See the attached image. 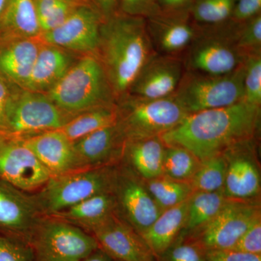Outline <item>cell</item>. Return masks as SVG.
<instances>
[{"mask_svg":"<svg viewBox=\"0 0 261 261\" xmlns=\"http://www.w3.org/2000/svg\"><path fill=\"white\" fill-rule=\"evenodd\" d=\"M260 106L242 100L231 106L189 114L161 136L165 145L188 149L201 161L224 153L232 146L255 139Z\"/></svg>","mask_w":261,"mask_h":261,"instance_id":"cell-1","label":"cell"},{"mask_svg":"<svg viewBox=\"0 0 261 261\" xmlns=\"http://www.w3.org/2000/svg\"><path fill=\"white\" fill-rule=\"evenodd\" d=\"M155 54L142 18L111 15L104 20L95 56L102 65L116 103L128 94L141 70Z\"/></svg>","mask_w":261,"mask_h":261,"instance_id":"cell-2","label":"cell"},{"mask_svg":"<svg viewBox=\"0 0 261 261\" xmlns=\"http://www.w3.org/2000/svg\"><path fill=\"white\" fill-rule=\"evenodd\" d=\"M46 94L58 107L73 116L116 105L102 65L94 54L81 56Z\"/></svg>","mask_w":261,"mask_h":261,"instance_id":"cell-3","label":"cell"},{"mask_svg":"<svg viewBox=\"0 0 261 261\" xmlns=\"http://www.w3.org/2000/svg\"><path fill=\"white\" fill-rule=\"evenodd\" d=\"M116 108L117 123L126 141L161 137L188 116L172 95L146 99L128 94Z\"/></svg>","mask_w":261,"mask_h":261,"instance_id":"cell-4","label":"cell"},{"mask_svg":"<svg viewBox=\"0 0 261 261\" xmlns=\"http://www.w3.org/2000/svg\"><path fill=\"white\" fill-rule=\"evenodd\" d=\"M74 116L58 107L47 94L16 86L8 103L2 133L10 138L23 140L59 129Z\"/></svg>","mask_w":261,"mask_h":261,"instance_id":"cell-5","label":"cell"},{"mask_svg":"<svg viewBox=\"0 0 261 261\" xmlns=\"http://www.w3.org/2000/svg\"><path fill=\"white\" fill-rule=\"evenodd\" d=\"M244 63L232 73L209 75L185 70L173 97L192 114L244 100Z\"/></svg>","mask_w":261,"mask_h":261,"instance_id":"cell-6","label":"cell"},{"mask_svg":"<svg viewBox=\"0 0 261 261\" xmlns=\"http://www.w3.org/2000/svg\"><path fill=\"white\" fill-rule=\"evenodd\" d=\"M115 165L51 176L36 199L40 211L55 215L92 196L112 192Z\"/></svg>","mask_w":261,"mask_h":261,"instance_id":"cell-7","label":"cell"},{"mask_svg":"<svg viewBox=\"0 0 261 261\" xmlns=\"http://www.w3.org/2000/svg\"><path fill=\"white\" fill-rule=\"evenodd\" d=\"M30 241L36 261H83L99 248L93 235L58 219L39 223Z\"/></svg>","mask_w":261,"mask_h":261,"instance_id":"cell-8","label":"cell"},{"mask_svg":"<svg viewBox=\"0 0 261 261\" xmlns=\"http://www.w3.org/2000/svg\"><path fill=\"white\" fill-rule=\"evenodd\" d=\"M238 30L199 33L181 57L185 70L219 75L240 68L246 56L237 45Z\"/></svg>","mask_w":261,"mask_h":261,"instance_id":"cell-9","label":"cell"},{"mask_svg":"<svg viewBox=\"0 0 261 261\" xmlns=\"http://www.w3.org/2000/svg\"><path fill=\"white\" fill-rule=\"evenodd\" d=\"M112 192L116 214L140 235L163 212L145 181L126 165L117 167Z\"/></svg>","mask_w":261,"mask_h":261,"instance_id":"cell-10","label":"cell"},{"mask_svg":"<svg viewBox=\"0 0 261 261\" xmlns=\"http://www.w3.org/2000/svg\"><path fill=\"white\" fill-rule=\"evenodd\" d=\"M259 219L260 202L229 200L208 224L188 235L207 250H227Z\"/></svg>","mask_w":261,"mask_h":261,"instance_id":"cell-11","label":"cell"},{"mask_svg":"<svg viewBox=\"0 0 261 261\" xmlns=\"http://www.w3.org/2000/svg\"><path fill=\"white\" fill-rule=\"evenodd\" d=\"M223 154L227 163L224 195L229 200L260 202V166L255 139L240 142Z\"/></svg>","mask_w":261,"mask_h":261,"instance_id":"cell-12","label":"cell"},{"mask_svg":"<svg viewBox=\"0 0 261 261\" xmlns=\"http://www.w3.org/2000/svg\"><path fill=\"white\" fill-rule=\"evenodd\" d=\"M104 21L100 12L84 4L60 27L39 36L42 42L82 56L96 54Z\"/></svg>","mask_w":261,"mask_h":261,"instance_id":"cell-13","label":"cell"},{"mask_svg":"<svg viewBox=\"0 0 261 261\" xmlns=\"http://www.w3.org/2000/svg\"><path fill=\"white\" fill-rule=\"evenodd\" d=\"M51 176L20 140L0 137V178L22 192L42 188Z\"/></svg>","mask_w":261,"mask_h":261,"instance_id":"cell-14","label":"cell"},{"mask_svg":"<svg viewBox=\"0 0 261 261\" xmlns=\"http://www.w3.org/2000/svg\"><path fill=\"white\" fill-rule=\"evenodd\" d=\"M99 248L117 261H157L140 233L114 214L92 230Z\"/></svg>","mask_w":261,"mask_h":261,"instance_id":"cell-15","label":"cell"},{"mask_svg":"<svg viewBox=\"0 0 261 261\" xmlns=\"http://www.w3.org/2000/svg\"><path fill=\"white\" fill-rule=\"evenodd\" d=\"M185 71L181 56L157 53L141 70L128 94L146 99L170 97L177 89Z\"/></svg>","mask_w":261,"mask_h":261,"instance_id":"cell-16","label":"cell"},{"mask_svg":"<svg viewBox=\"0 0 261 261\" xmlns=\"http://www.w3.org/2000/svg\"><path fill=\"white\" fill-rule=\"evenodd\" d=\"M19 140L32 151L51 176L85 169L81 166L73 143L58 129Z\"/></svg>","mask_w":261,"mask_h":261,"instance_id":"cell-17","label":"cell"},{"mask_svg":"<svg viewBox=\"0 0 261 261\" xmlns=\"http://www.w3.org/2000/svg\"><path fill=\"white\" fill-rule=\"evenodd\" d=\"M124 136L117 122L89 134L73 142V147L83 168L115 165L122 159Z\"/></svg>","mask_w":261,"mask_h":261,"instance_id":"cell-18","label":"cell"},{"mask_svg":"<svg viewBox=\"0 0 261 261\" xmlns=\"http://www.w3.org/2000/svg\"><path fill=\"white\" fill-rule=\"evenodd\" d=\"M42 41L39 37L0 35V75L23 88L37 58Z\"/></svg>","mask_w":261,"mask_h":261,"instance_id":"cell-19","label":"cell"},{"mask_svg":"<svg viewBox=\"0 0 261 261\" xmlns=\"http://www.w3.org/2000/svg\"><path fill=\"white\" fill-rule=\"evenodd\" d=\"M75 54L42 42L32 71L23 89L47 93L80 59V58H76Z\"/></svg>","mask_w":261,"mask_h":261,"instance_id":"cell-20","label":"cell"},{"mask_svg":"<svg viewBox=\"0 0 261 261\" xmlns=\"http://www.w3.org/2000/svg\"><path fill=\"white\" fill-rule=\"evenodd\" d=\"M39 211L35 198L13 187L0 185V227L30 235L39 223Z\"/></svg>","mask_w":261,"mask_h":261,"instance_id":"cell-21","label":"cell"},{"mask_svg":"<svg viewBox=\"0 0 261 261\" xmlns=\"http://www.w3.org/2000/svg\"><path fill=\"white\" fill-rule=\"evenodd\" d=\"M165 147L161 137L126 140L122 159L137 176L146 181L163 174Z\"/></svg>","mask_w":261,"mask_h":261,"instance_id":"cell-22","label":"cell"},{"mask_svg":"<svg viewBox=\"0 0 261 261\" xmlns=\"http://www.w3.org/2000/svg\"><path fill=\"white\" fill-rule=\"evenodd\" d=\"M190 198L163 211L145 232L141 234L156 260L181 234Z\"/></svg>","mask_w":261,"mask_h":261,"instance_id":"cell-23","label":"cell"},{"mask_svg":"<svg viewBox=\"0 0 261 261\" xmlns=\"http://www.w3.org/2000/svg\"><path fill=\"white\" fill-rule=\"evenodd\" d=\"M147 27L156 53L167 56L181 57L200 33L185 20H155Z\"/></svg>","mask_w":261,"mask_h":261,"instance_id":"cell-24","label":"cell"},{"mask_svg":"<svg viewBox=\"0 0 261 261\" xmlns=\"http://www.w3.org/2000/svg\"><path fill=\"white\" fill-rule=\"evenodd\" d=\"M116 213V200L113 192H105L89 197L53 216L91 231Z\"/></svg>","mask_w":261,"mask_h":261,"instance_id":"cell-25","label":"cell"},{"mask_svg":"<svg viewBox=\"0 0 261 261\" xmlns=\"http://www.w3.org/2000/svg\"><path fill=\"white\" fill-rule=\"evenodd\" d=\"M41 34L34 0H9L0 18V35L37 38Z\"/></svg>","mask_w":261,"mask_h":261,"instance_id":"cell-26","label":"cell"},{"mask_svg":"<svg viewBox=\"0 0 261 261\" xmlns=\"http://www.w3.org/2000/svg\"><path fill=\"white\" fill-rule=\"evenodd\" d=\"M229 199L223 192H195L189 200L186 219L181 234H191L214 219Z\"/></svg>","mask_w":261,"mask_h":261,"instance_id":"cell-27","label":"cell"},{"mask_svg":"<svg viewBox=\"0 0 261 261\" xmlns=\"http://www.w3.org/2000/svg\"><path fill=\"white\" fill-rule=\"evenodd\" d=\"M117 119L116 105L96 108L73 117L58 130L73 143L92 132L115 124Z\"/></svg>","mask_w":261,"mask_h":261,"instance_id":"cell-28","label":"cell"},{"mask_svg":"<svg viewBox=\"0 0 261 261\" xmlns=\"http://www.w3.org/2000/svg\"><path fill=\"white\" fill-rule=\"evenodd\" d=\"M145 182L149 193L163 211L185 202L194 194L189 182L178 181L165 174Z\"/></svg>","mask_w":261,"mask_h":261,"instance_id":"cell-29","label":"cell"},{"mask_svg":"<svg viewBox=\"0 0 261 261\" xmlns=\"http://www.w3.org/2000/svg\"><path fill=\"white\" fill-rule=\"evenodd\" d=\"M227 163L224 154L204 160L190 184L195 192H223Z\"/></svg>","mask_w":261,"mask_h":261,"instance_id":"cell-30","label":"cell"},{"mask_svg":"<svg viewBox=\"0 0 261 261\" xmlns=\"http://www.w3.org/2000/svg\"><path fill=\"white\" fill-rule=\"evenodd\" d=\"M201 162L188 149L178 146L166 145L163 157V174L178 181L190 183L200 167Z\"/></svg>","mask_w":261,"mask_h":261,"instance_id":"cell-31","label":"cell"},{"mask_svg":"<svg viewBox=\"0 0 261 261\" xmlns=\"http://www.w3.org/2000/svg\"><path fill=\"white\" fill-rule=\"evenodd\" d=\"M235 4V0H197L192 14L201 23L218 25L231 17Z\"/></svg>","mask_w":261,"mask_h":261,"instance_id":"cell-32","label":"cell"},{"mask_svg":"<svg viewBox=\"0 0 261 261\" xmlns=\"http://www.w3.org/2000/svg\"><path fill=\"white\" fill-rule=\"evenodd\" d=\"M207 252L195 238L180 234L157 261H207Z\"/></svg>","mask_w":261,"mask_h":261,"instance_id":"cell-33","label":"cell"},{"mask_svg":"<svg viewBox=\"0 0 261 261\" xmlns=\"http://www.w3.org/2000/svg\"><path fill=\"white\" fill-rule=\"evenodd\" d=\"M244 100L261 106V53L247 56L244 62Z\"/></svg>","mask_w":261,"mask_h":261,"instance_id":"cell-34","label":"cell"},{"mask_svg":"<svg viewBox=\"0 0 261 261\" xmlns=\"http://www.w3.org/2000/svg\"><path fill=\"white\" fill-rule=\"evenodd\" d=\"M238 30L237 45L245 56L261 53V16L256 15L245 22Z\"/></svg>","mask_w":261,"mask_h":261,"instance_id":"cell-35","label":"cell"},{"mask_svg":"<svg viewBox=\"0 0 261 261\" xmlns=\"http://www.w3.org/2000/svg\"><path fill=\"white\" fill-rule=\"evenodd\" d=\"M0 261H36L32 247L0 236Z\"/></svg>","mask_w":261,"mask_h":261,"instance_id":"cell-36","label":"cell"},{"mask_svg":"<svg viewBox=\"0 0 261 261\" xmlns=\"http://www.w3.org/2000/svg\"><path fill=\"white\" fill-rule=\"evenodd\" d=\"M231 250L261 255V219H257L247 228Z\"/></svg>","mask_w":261,"mask_h":261,"instance_id":"cell-37","label":"cell"},{"mask_svg":"<svg viewBox=\"0 0 261 261\" xmlns=\"http://www.w3.org/2000/svg\"><path fill=\"white\" fill-rule=\"evenodd\" d=\"M261 0H238L232 15L237 21L246 22L260 14Z\"/></svg>","mask_w":261,"mask_h":261,"instance_id":"cell-38","label":"cell"},{"mask_svg":"<svg viewBox=\"0 0 261 261\" xmlns=\"http://www.w3.org/2000/svg\"><path fill=\"white\" fill-rule=\"evenodd\" d=\"M207 261H261V255L245 253L237 250H207Z\"/></svg>","mask_w":261,"mask_h":261,"instance_id":"cell-39","label":"cell"},{"mask_svg":"<svg viewBox=\"0 0 261 261\" xmlns=\"http://www.w3.org/2000/svg\"><path fill=\"white\" fill-rule=\"evenodd\" d=\"M10 82L0 75V132L4 128L7 108L11 97L13 89L10 88Z\"/></svg>","mask_w":261,"mask_h":261,"instance_id":"cell-40","label":"cell"},{"mask_svg":"<svg viewBox=\"0 0 261 261\" xmlns=\"http://www.w3.org/2000/svg\"><path fill=\"white\" fill-rule=\"evenodd\" d=\"M153 0H121L122 7L130 15L142 14L148 11Z\"/></svg>","mask_w":261,"mask_h":261,"instance_id":"cell-41","label":"cell"},{"mask_svg":"<svg viewBox=\"0 0 261 261\" xmlns=\"http://www.w3.org/2000/svg\"><path fill=\"white\" fill-rule=\"evenodd\" d=\"M117 1L118 0H96L101 11L108 18L112 15L113 11L117 5Z\"/></svg>","mask_w":261,"mask_h":261,"instance_id":"cell-42","label":"cell"},{"mask_svg":"<svg viewBox=\"0 0 261 261\" xmlns=\"http://www.w3.org/2000/svg\"><path fill=\"white\" fill-rule=\"evenodd\" d=\"M112 257L108 255L104 250L99 248L98 250L91 254L89 257L84 259L83 261H113Z\"/></svg>","mask_w":261,"mask_h":261,"instance_id":"cell-43","label":"cell"},{"mask_svg":"<svg viewBox=\"0 0 261 261\" xmlns=\"http://www.w3.org/2000/svg\"><path fill=\"white\" fill-rule=\"evenodd\" d=\"M159 1L165 8L175 10L185 6L190 0H159Z\"/></svg>","mask_w":261,"mask_h":261,"instance_id":"cell-44","label":"cell"},{"mask_svg":"<svg viewBox=\"0 0 261 261\" xmlns=\"http://www.w3.org/2000/svg\"><path fill=\"white\" fill-rule=\"evenodd\" d=\"M9 0H0V18L4 13L5 8H6L7 5H8Z\"/></svg>","mask_w":261,"mask_h":261,"instance_id":"cell-45","label":"cell"},{"mask_svg":"<svg viewBox=\"0 0 261 261\" xmlns=\"http://www.w3.org/2000/svg\"><path fill=\"white\" fill-rule=\"evenodd\" d=\"M113 261H117V260H113Z\"/></svg>","mask_w":261,"mask_h":261,"instance_id":"cell-46","label":"cell"}]
</instances>
